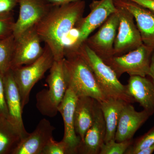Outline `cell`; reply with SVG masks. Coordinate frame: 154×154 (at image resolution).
I'll use <instances>...</instances> for the list:
<instances>
[{"instance_id": "obj_1", "label": "cell", "mask_w": 154, "mask_h": 154, "mask_svg": "<svg viewBox=\"0 0 154 154\" xmlns=\"http://www.w3.org/2000/svg\"><path fill=\"white\" fill-rule=\"evenodd\" d=\"M85 6V1L53 6L35 25L38 35L51 51L54 60L64 58V39L83 18Z\"/></svg>"}, {"instance_id": "obj_2", "label": "cell", "mask_w": 154, "mask_h": 154, "mask_svg": "<svg viewBox=\"0 0 154 154\" xmlns=\"http://www.w3.org/2000/svg\"><path fill=\"white\" fill-rule=\"evenodd\" d=\"M63 67L67 88L72 89L78 97L89 96L99 103L108 99L91 68L76 50L66 47Z\"/></svg>"}, {"instance_id": "obj_3", "label": "cell", "mask_w": 154, "mask_h": 154, "mask_svg": "<svg viewBox=\"0 0 154 154\" xmlns=\"http://www.w3.org/2000/svg\"><path fill=\"white\" fill-rule=\"evenodd\" d=\"M71 47L76 50L88 64L101 90L108 99L122 100L129 104L134 102L128 94L126 85L120 82L114 71L85 42H83L77 48Z\"/></svg>"}, {"instance_id": "obj_4", "label": "cell", "mask_w": 154, "mask_h": 154, "mask_svg": "<svg viewBox=\"0 0 154 154\" xmlns=\"http://www.w3.org/2000/svg\"><path fill=\"white\" fill-rule=\"evenodd\" d=\"M49 70L46 79L48 88L36 94V107L42 115L54 117L58 112L59 106L67 89L64 71L63 59L54 60Z\"/></svg>"}, {"instance_id": "obj_5", "label": "cell", "mask_w": 154, "mask_h": 154, "mask_svg": "<svg viewBox=\"0 0 154 154\" xmlns=\"http://www.w3.org/2000/svg\"><path fill=\"white\" fill-rule=\"evenodd\" d=\"M54 61L51 51L45 45L43 54L37 60L28 65L11 69L21 96L23 110L29 102L32 88L51 68Z\"/></svg>"}, {"instance_id": "obj_6", "label": "cell", "mask_w": 154, "mask_h": 154, "mask_svg": "<svg viewBox=\"0 0 154 154\" xmlns=\"http://www.w3.org/2000/svg\"><path fill=\"white\" fill-rule=\"evenodd\" d=\"M153 49L143 44L125 54L104 61L110 67L119 79L126 73L130 76L146 77L149 74L151 57Z\"/></svg>"}, {"instance_id": "obj_7", "label": "cell", "mask_w": 154, "mask_h": 154, "mask_svg": "<svg viewBox=\"0 0 154 154\" xmlns=\"http://www.w3.org/2000/svg\"><path fill=\"white\" fill-rule=\"evenodd\" d=\"M91 12L77 23L78 36L71 45L77 48L85 41L92 32L100 27L111 14L117 11L114 0H94L90 5Z\"/></svg>"}, {"instance_id": "obj_8", "label": "cell", "mask_w": 154, "mask_h": 154, "mask_svg": "<svg viewBox=\"0 0 154 154\" xmlns=\"http://www.w3.org/2000/svg\"><path fill=\"white\" fill-rule=\"evenodd\" d=\"M41 41L35 26L15 38L11 69L28 65L38 59L44 51Z\"/></svg>"}, {"instance_id": "obj_9", "label": "cell", "mask_w": 154, "mask_h": 154, "mask_svg": "<svg viewBox=\"0 0 154 154\" xmlns=\"http://www.w3.org/2000/svg\"><path fill=\"white\" fill-rule=\"evenodd\" d=\"M116 6L119 25L114 44V56L123 55L143 44L134 18L126 9Z\"/></svg>"}, {"instance_id": "obj_10", "label": "cell", "mask_w": 154, "mask_h": 154, "mask_svg": "<svg viewBox=\"0 0 154 154\" xmlns=\"http://www.w3.org/2000/svg\"><path fill=\"white\" fill-rule=\"evenodd\" d=\"M119 22L116 11L109 16L96 33L84 42L103 60L114 56V42Z\"/></svg>"}, {"instance_id": "obj_11", "label": "cell", "mask_w": 154, "mask_h": 154, "mask_svg": "<svg viewBox=\"0 0 154 154\" xmlns=\"http://www.w3.org/2000/svg\"><path fill=\"white\" fill-rule=\"evenodd\" d=\"M18 5L19 17L13 28V35L15 38L35 26L53 6L46 0H19Z\"/></svg>"}, {"instance_id": "obj_12", "label": "cell", "mask_w": 154, "mask_h": 154, "mask_svg": "<svg viewBox=\"0 0 154 154\" xmlns=\"http://www.w3.org/2000/svg\"><path fill=\"white\" fill-rule=\"evenodd\" d=\"M3 79L8 113V119L18 130L22 139L29 133L26 131L24 126L21 96L11 69L3 75Z\"/></svg>"}, {"instance_id": "obj_13", "label": "cell", "mask_w": 154, "mask_h": 154, "mask_svg": "<svg viewBox=\"0 0 154 154\" xmlns=\"http://www.w3.org/2000/svg\"><path fill=\"white\" fill-rule=\"evenodd\" d=\"M55 127L49 120L42 119L32 133L22 138L13 154H42L47 143L53 138Z\"/></svg>"}, {"instance_id": "obj_14", "label": "cell", "mask_w": 154, "mask_h": 154, "mask_svg": "<svg viewBox=\"0 0 154 154\" xmlns=\"http://www.w3.org/2000/svg\"><path fill=\"white\" fill-rule=\"evenodd\" d=\"M116 6L126 9L133 16L143 44L154 49V14L129 0H114Z\"/></svg>"}, {"instance_id": "obj_15", "label": "cell", "mask_w": 154, "mask_h": 154, "mask_svg": "<svg viewBox=\"0 0 154 154\" xmlns=\"http://www.w3.org/2000/svg\"><path fill=\"white\" fill-rule=\"evenodd\" d=\"M151 115L145 110L136 111L131 104L126 103L120 113L114 138L116 141L132 139L136 131Z\"/></svg>"}, {"instance_id": "obj_16", "label": "cell", "mask_w": 154, "mask_h": 154, "mask_svg": "<svg viewBox=\"0 0 154 154\" xmlns=\"http://www.w3.org/2000/svg\"><path fill=\"white\" fill-rule=\"evenodd\" d=\"M78 98L72 89L67 88L63 100L58 108L63 120L64 131L63 140L69 145L74 154H76L77 146L81 141L75 128V112Z\"/></svg>"}, {"instance_id": "obj_17", "label": "cell", "mask_w": 154, "mask_h": 154, "mask_svg": "<svg viewBox=\"0 0 154 154\" xmlns=\"http://www.w3.org/2000/svg\"><path fill=\"white\" fill-rule=\"evenodd\" d=\"M105 122L99 103L94 123L77 146L76 154H99L105 143Z\"/></svg>"}, {"instance_id": "obj_18", "label": "cell", "mask_w": 154, "mask_h": 154, "mask_svg": "<svg viewBox=\"0 0 154 154\" xmlns=\"http://www.w3.org/2000/svg\"><path fill=\"white\" fill-rule=\"evenodd\" d=\"M127 92L134 102L139 103L144 110L154 113V83L146 77L130 76L126 85Z\"/></svg>"}, {"instance_id": "obj_19", "label": "cell", "mask_w": 154, "mask_h": 154, "mask_svg": "<svg viewBox=\"0 0 154 154\" xmlns=\"http://www.w3.org/2000/svg\"><path fill=\"white\" fill-rule=\"evenodd\" d=\"M99 102L89 96H79L75 112V128L77 135L83 140L88 130L94 123Z\"/></svg>"}, {"instance_id": "obj_20", "label": "cell", "mask_w": 154, "mask_h": 154, "mask_svg": "<svg viewBox=\"0 0 154 154\" xmlns=\"http://www.w3.org/2000/svg\"><path fill=\"white\" fill-rule=\"evenodd\" d=\"M126 103L122 100L113 99L99 102L106 127L105 143L115 138L120 113Z\"/></svg>"}, {"instance_id": "obj_21", "label": "cell", "mask_w": 154, "mask_h": 154, "mask_svg": "<svg viewBox=\"0 0 154 154\" xmlns=\"http://www.w3.org/2000/svg\"><path fill=\"white\" fill-rule=\"evenodd\" d=\"M22 139L8 118H0V154H13Z\"/></svg>"}, {"instance_id": "obj_22", "label": "cell", "mask_w": 154, "mask_h": 154, "mask_svg": "<svg viewBox=\"0 0 154 154\" xmlns=\"http://www.w3.org/2000/svg\"><path fill=\"white\" fill-rule=\"evenodd\" d=\"M14 43L15 37L13 34L0 40V72L3 75L11 69Z\"/></svg>"}, {"instance_id": "obj_23", "label": "cell", "mask_w": 154, "mask_h": 154, "mask_svg": "<svg viewBox=\"0 0 154 154\" xmlns=\"http://www.w3.org/2000/svg\"><path fill=\"white\" fill-rule=\"evenodd\" d=\"M154 143V126L133 143L125 154H138L139 152L147 148Z\"/></svg>"}, {"instance_id": "obj_24", "label": "cell", "mask_w": 154, "mask_h": 154, "mask_svg": "<svg viewBox=\"0 0 154 154\" xmlns=\"http://www.w3.org/2000/svg\"><path fill=\"white\" fill-rule=\"evenodd\" d=\"M133 143L132 139L120 142L116 141L115 139L111 140L103 145L99 154H125Z\"/></svg>"}, {"instance_id": "obj_25", "label": "cell", "mask_w": 154, "mask_h": 154, "mask_svg": "<svg viewBox=\"0 0 154 154\" xmlns=\"http://www.w3.org/2000/svg\"><path fill=\"white\" fill-rule=\"evenodd\" d=\"M42 154H74L67 143L63 140L56 141L51 139L45 148Z\"/></svg>"}, {"instance_id": "obj_26", "label": "cell", "mask_w": 154, "mask_h": 154, "mask_svg": "<svg viewBox=\"0 0 154 154\" xmlns=\"http://www.w3.org/2000/svg\"><path fill=\"white\" fill-rule=\"evenodd\" d=\"M13 12L0 14V40L13 34L15 19Z\"/></svg>"}, {"instance_id": "obj_27", "label": "cell", "mask_w": 154, "mask_h": 154, "mask_svg": "<svg viewBox=\"0 0 154 154\" xmlns=\"http://www.w3.org/2000/svg\"><path fill=\"white\" fill-rule=\"evenodd\" d=\"M8 110L5 96L3 75L0 72V118H8Z\"/></svg>"}, {"instance_id": "obj_28", "label": "cell", "mask_w": 154, "mask_h": 154, "mask_svg": "<svg viewBox=\"0 0 154 154\" xmlns=\"http://www.w3.org/2000/svg\"><path fill=\"white\" fill-rule=\"evenodd\" d=\"M19 2V0H0V14L12 13Z\"/></svg>"}, {"instance_id": "obj_29", "label": "cell", "mask_w": 154, "mask_h": 154, "mask_svg": "<svg viewBox=\"0 0 154 154\" xmlns=\"http://www.w3.org/2000/svg\"><path fill=\"white\" fill-rule=\"evenodd\" d=\"M148 9L154 14V0H129Z\"/></svg>"}, {"instance_id": "obj_30", "label": "cell", "mask_w": 154, "mask_h": 154, "mask_svg": "<svg viewBox=\"0 0 154 154\" xmlns=\"http://www.w3.org/2000/svg\"><path fill=\"white\" fill-rule=\"evenodd\" d=\"M48 2L53 6H59L65 4H69L75 2L79 1H85V0H46Z\"/></svg>"}, {"instance_id": "obj_31", "label": "cell", "mask_w": 154, "mask_h": 154, "mask_svg": "<svg viewBox=\"0 0 154 154\" xmlns=\"http://www.w3.org/2000/svg\"><path fill=\"white\" fill-rule=\"evenodd\" d=\"M149 76L151 78L152 81L154 83V49L152 53L149 66Z\"/></svg>"}, {"instance_id": "obj_32", "label": "cell", "mask_w": 154, "mask_h": 154, "mask_svg": "<svg viewBox=\"0 0 154 154\" xmlns=\"http://www.w3.org/2000/svg\"><path fill=\"white\" fill-rule=\"evenodd\" d=\"M154 152V143L147 148L139 152L138 154H151Z\"/></svg>"}]
</instances>
